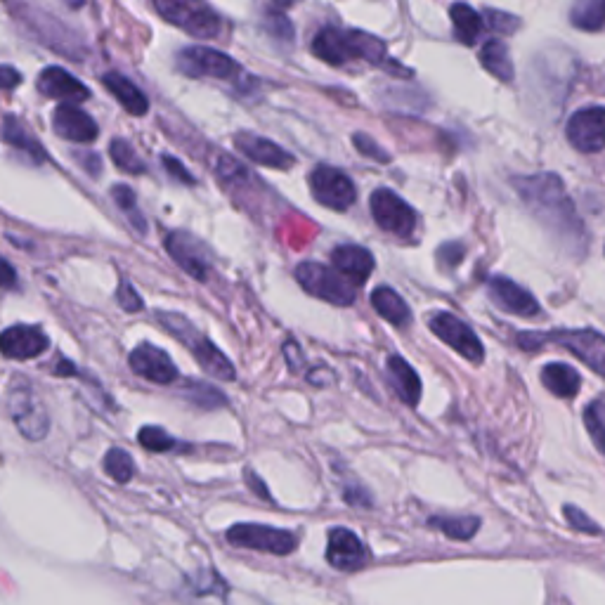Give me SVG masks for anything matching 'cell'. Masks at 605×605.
Instances as JSON below:
<instances>
[{
    "mask_svg": "<svg viewBox=\"0 0 605 605\" xmlns=\"http://www.w3.org/2000/svg\"><path fill=\"white\" fill-rule=\"evenodd\" d=\"M480 64H483L492 76H497L499 81L504 83H511L513 76H516L509 50H506V45L502 41H497V38H492V41H487L483 48H480Z\"/></svg>",
    "mask_w": 605,
    "mask_h": 605,
    "instance_id": "cell-27",
    "label": "cell"
},
{
    "mask_svg": "<svg viewBox=\"0 0 605 605\" xmlns=\"http://www.w3.org/2000/svg\"><path fill=\"white\" fill-rule=\"evenodd\" d=\"M52 128L62 140L69 142H93L100 135L95 119L90 114L78 109L76 104L64 102L52 114Z\"/></svg>",
    "mask_w": 605,
    "mask_h": 605,
    "instance_id": "cell-19",
    "label": "cell"
},
{
    "mask_svg": "<svg viewBox=\"0 0 605 605\" xmlns=\"http://www.w3.org/2000/svg\"><path fill=\"white\" fill-rule=\"evenodd\" d=\"M353 145L357 152H360L362 156H367V159L372 161H381V164H388L390 161V154L383 149L379 142H374L372 138H369L367 133H355L353 135Z\"/></svg>",
    "mask_w": 605,
    "mask_h": 605,
    "instance_id": "cell-41",
    "label": "cell"
},
{
    "mask_svg": "<svg viewBox=\"0 0 605 605\" xmlns=\"http://www.w3.org/2000/svg\"><path fill=\"white\" fill-rule=\"evenodd\" d=\"M312 52L322 62L331 64V67H341V64L353 62V48H350L348 31L334 29V26L317 31L315 41H312Z\"/></svg>",
    "mask_w": 605,
    "mask_h": 605,
    "instance_id": "cell-23",
    "label": "cell"
},
{
    "mask_svg": "<svg viewBox=\"0 0 605 605\" xmlns=\"http://www.w3.org/2000/svg\"><path fill=\"white\" fill-rule=\"evenodd\" d=\"M331 265H334V268L341 272L343 277L350 279L355 286H362L369 277H372L376 260L372 256V251L364 249V246L343 244L331 251Z\"/></svg>",
    "mask_w": 605,
    "mask_h": 605,
    "instance_id": "cell-20",
    "label": "cell"
},
{
    "mask_svg": "<svg viewBox=\"0 0 605 605\" xmlns=\"http://www.w3.org/2000/svg\"><path fill=\"white\" fill-rule=\"evenodd\" d=\"M5 140H8V145L19 149V152L29 154V159L34 161V164H43L45 161L41 142H38L15 116H5Z\"/></svg>",
    "mask_w": 605,
    "mask_h": 605,
    "instance_id": "cell-29",
    "label": "cell"
},
{
    "mask_svg": "<svg viewBox=\"0 0 605 605\" xmlns=\"http://www.w3.org/2000/svg\"><path fill=\"white\" fill-rule=\"evenodd\" d=\"M154 8L168 24L178 26L194 38L220 36L223 22L218 12L208 5V0H154Z\"/></svg>",
    "mask_w": 605,
    "mask_h": 605,
    "instance_id": "cell-4",
    "label": "cell"
},
{
    "mask_svg": "<svg viewBox=\"0 0 605 605\" xmlns=\"http://www.w3.org/2000/svg\"><path fill=\"white\" fill-rule=\"evenodd\" d=\"M428 525L435 530H440L445 537L457 539V542H466V539L476 537V532L480 528V518H476V516H459V518L435 516V518H428Z\"/></svg>",
    "mask_w": 605,
    "mask_h": 605,
    "instance_id": "cell-31",
    "label": "cell"
},
{
    "mask_svg": "<svg viewBox=\"0 0 605 605\" xmlns=\"http://www.w3.org/2000/svg\"><path fill=\"white\" fill-rule=\"evenodd\" d=\"M369 208H372L374 223L379 225L383 232L400 239L412 237L416 232V223H419L416 211L405 199L398 197L393 190H388V187L374 190L372 197H369Z\"/></svg>",
    "mask_w": 605,
    "mask_h": 605,
    "instance_id": "cell-8",
    "label": "cell"
},
{
    "mask_svg": "<svg viewBox=\"0 0 605 605\" xmlns=\"http://www.w3.org/2000/svg\"><path fill=\"white\" fill-rule=\"evenodd\" d=\"M388 381L393 386L398 398L409 407H416L421 400V379L414 372V367L402 355H390L386 362Z\"/></svg>",
    "mask_w": 605,
    "mask_h": 605,
    "instance_id": "cell-22",
    "label": "cell"
},
{
    "mask_svg": "<svg viewBox=\"0 0 605 605\" xmlns=\"http://www.w3.org/2000/svg\"><path fill=\"white\" fill-rule=\"evenodd\" d=\"M104 88L112 93L123 109H126L128 114L133 116H145L149 112V100L147 95L142 93V90L135 86L133 81L126 76L116 74V71H109V74H104L102 78Z\"/></svg>",
    "mask_w": 605,
    "mask_h": 605,
    "instance_id": "cell-24",
    "label": "cell"
},
{
    "mask_svg": "<svg viewBox=\"0 0 605 605\" xmlns=\"http://www.w3.org/2000/svg\"><path fill=\"white\" fill-rule=\"evenodd\" d=\"M327 561L331 568L355 572L367 565L369 554L362 539L348 528H331L327 539Z\"/></svg>",
    "mask_w": 605,
    "mask_h": 605,
    "instance_id": "cell-13",
    "label": "cell"
},
{
    "mask_svg": "<svg viewBox=\"0 0 605 605\" xmlns=\"http://www.w3.org/2000/svg\"><path fill=\"white\" fill-rule=\"evenodd\" d=\"M182 393L187 395V400L194 402V405L201 409H218L227 405V398L216 386L206 381H185L182 386Z\"/></svg>",
    "mask_w": 605,
    "mask_h": 605,
    "instance_id": "cell-32",
    "label": "cell"
},
{
    "mask_svg": "<svg viewBox=\"0 0 605 605\" xmlns=\"http://www.w3.org/2000/svg\"><path fill=\"white\" fill-rule=\"evenodd\" d=\"M161 164H164L168 175H171V178H175L178 182H182V185H197V178H194V175L185 168V164H180L175 156L164 154V156H161Z\"/></svg>",
    "mask_w": 605,
    "mask_h": 605,
    "instance_id": "cell-45",
    "label": "cell"
},
{
    "mask_svg": "<svg viewBox=\"0 0 605 605\" xmlns=\"http://www.w3.org/2000/svg\"><path fill=\"white\" fill-rule=\"evenodd\" d=\"M234 147H237L246 159H251L253 164L275 168V171H289V168L296 164L294 154L286 152L277 142L260 138L256 133H249V130H242V133L234 135Z\"/></svg>",
    "mask_w": 605,
    "mask_h": 605,
    "instance_id": "cell-14",
    "label": "cell"
},
{
    "mask_svg": "<svg viewBox=\"0 0 605 605\" xmlns=\"http://www.w3.org/2000/svg\"><path fill=\"white\" fill-rule=\"evenodd\" d=\"M542 383L549 393H554L561 400H572L582 388V376L575 367L563 362H551L542 369Z\"/></svg>",
    "mask_w": 605,
    "mask_h": 605,
    "instance_id": "cell-25",
    "label": "cell"
},
{
    "mask_svg": "<svg viewBox=\"0 0 605 605\" xmlns=\"http://www.w3.org/2000/svg\"><path fill=\"white\" fill-rule=\"evenodd\" d=\"M343 499H346V504L350 506H362V509H369L372 506V497H369V492L364 490V487H346L343 490Z\"/></svg>",
    "mask_w": 605,
    "mask_h": 605,
    "instance_id": "cell-46",
    "label": "cell"
},
{
    "mask_svg": "<svg viewBox=\"0 0 605 605\" xmlns=\"http://www.w3.org/2000/svg\"><path fill=\"white\" fill-rule=\"evenodd\" d=\"M487 296L499 310L509 312L516 317H535L539 315L537 298L528 289L513 282L509 277H492L487 282Z\"/></svg>",
    "mask_w": 605,
    "mask_h": 605,
    "instance_id": "cell-15",
    "label": "cell"
},
{
    "mask_svg": "<svg viewBox=\"0 0 605 605\" xmlns=\"http://www.w3.org/2000/svg\"><path fill=\"white\" fill-rule=\"evenodd\" d=\"M76 159H78V164H81L83 168H86V171L93 175V178H97V175H100V171H102V161H100V156L97 154H76Z\"/></svg>",
    "mask_w": 605,
    "mask_h": 605,
    "instance_id": "cell-50",
    "label": "cell"
},
{
    "mask_svg": "<svg viewBox=\"0 0 605 605\" xmlns=\"http://www.w3.org/2000/svg\"><path fill=\"white\" fill-rule=\"evenodd\" d=\"M272 3H275L279 10H289L291 5H296V3H298V0H272Z\"/></svg>",
    "mask_w": 605,
    "mask_h": 605,
    "instance_id": "cell-53",
    "label": "cell"
},
{
    "mask_svg": "<svg viewBox=\"0 0 605 605\" xmlns=\"http://www.w3.org/2000/svg\"><path fill=\"white\" fill-rule=\"evenodd\" d=\"M175 67L180 74L190 78H218V81H234L242 74V67L225 52L204 48V45H192L182 48L175 55Z\"/></svg>",
    "mask_w": 605,
    "mask_h": 605,
    "instance_id": "cell-7",
    "label": "cell"
},
{
    "mask_svg": "<svg viewBox=\"0 0 605 605\" xmlns=\"http://www.w3.org/2000/svg\"><path fill=\"white\" fill-rule=\"evenodd\" d=\"M55 372H57V374H76V367H74V364H71L69 360H62V362H60V367H57Z\"/></svg>",
    "mask_w": 605,
    "mask_h": 605,
    "instance_id": "cell-52",
    "label": "cell"
},
{
    "mask_svg": "<svg viewBox=\"0 0 605 605\" xmlns=\"http://www.w3.org/2000/svg\"><path fill=\"white\" fill-rule=\"evenodd\" d=\"M109 154H112L114 166L123 173L142 175L147 171V164L140 159L138 152H135L133 145H130L128 140H121V138L112 140V145H109Z\"/></svg>",
    "mask_w": 605,
    "mask_h": 605,
    "instance_id": "cell-34",
    "label": "cell"
},
{
    "mask_svg": "<svg viewBox=\"0 0 605 605\" xmlns=\"http://www.w3.org/2000/svg\"><path fill=\"white\" fill-rule=\"evenodd\" d=\"M244 480H246V485H249L251 490L258 494L260 499H265V502H272V497H270V492H268V485H265L263 480H258V476L251 471V468H246V471H244Z\"/></svg>",
    "mask_w": 605,
    "mask_h": 605,
    "instance_id": "cell-48",
    "label": "cell"
},
{
    "mask_svg": "<svg viewBox=\"0 0 605 605\" xmlns=\"http://www.w3.org/2000/svg\"><path fill=\"white\" fill-rule=\"evenodd\" d=\"M464 244H459V242H447V244H442L440 246V251H438V263L442 265V268L445 270H452V268H457V265L461 263V260H464Z\"/></svg>",
    "mask_w": 605,
    "mask_h": 605,
    "instance_id": "cell-44",
    "label": "cell"
},
{
    "mask_svg": "<svg viewBox=\"0 0 605 605\" xmlns=\"http://www.w3.org/2000/svg\"><path fill=\"white\" fill-rule=\"evenodd\" d=\"M568 142L577 152L598 154L605 147V109L601 104L580 109L570 116L568 128H565Z\"/></svg>",
    "mask_w": 605,
    "mask_h": 605,
    "instance_id": "cell-11",
    "label": "cell"
},
{
    "mask_svg": "<svg viewBox=\"0 0 605 605\" xmlns=\"http://www.w3.org/2000/svg\"><path fill=\"white\" fill-rule=\"evenodd\" d=\"M17 272L5 258H0V289H15Z\"/></svg>",
    "mask_w": 605,
    "mask_h": 605,
    "instance_id": "cell-49",
    "label": "cell"
},
{
    "mask_svg": "<svg viewBox=\"0 0 605 605\" xmlns=\"http://www.w3.org/2000/svg\"><path fill=\"white\" fill-rule=\"evenodd\" d=\"M130 369L142 379L159 383V386H168V383L178 381V367H175L166 350L152 346V343H140L128 357Z\"/></svg>",
    "mask_w": 605,
    "mask_h": 605,
    "instance_id": "cell-12",
    "label": "cell"
},
{
    "mask_svg": "<svg viewBox=\"0 0 605 605\" xmlns=\"http://www.w3.org/2000/svg\"><path fill=\"white\" fill-rule=\"evenodd\" d=\"M284 355L289 357V367L294 369V372L303 364V355H301V350H298V346H296L294 341L286 343V346H284Z\"/></svg>",
    "mask_w": 605,
    "mask_h": 605,
    "instance_id": "cell-51",
    "label": "cell"
},
{
    "mask_svg": "<svg viewBox=\"0 0 605 605\" xmlns=\"http://www.w3.org/2000/svg\"><path fill=\"white\" fill-rule=\"evenodd\" d=\"M227 542L242 549L265 551V554L289 556L298 546V535L284 528H272V525L260 523H237L225 532Z\"/></svg>",
    "mask_w": 605,
    "mask_h": 605,
    "instance_id": "cell-6",
    "label": "cell"
},
{
    "mask_svg": "<svg viewBox=\"0 0 605 605\" xmlns=\"http://www.w3.org/2000/svg\"><path fill=\"white\" fill-rule=\"evenodd\" d=\"M546 343L568 348L572 355L580 357L584 364L594 369V374H605V338L594 329H561V331H520L518 346L525 350H537Z\"/></svg>",
    "mask_w": 605,
    "mask_h": 605,
    "instance_id": "cell-3",
    "label": "cell"
},
{
    "mask_svg": "<svg viewBox=\"0 0 605 605\" xmlns=\"http://www.w3.org/2000/svg\"><path fill=\"white\" fill-rule=\"evenodd\" d=\"M563 513H565V520L572 525V530L584 532V535H591V537H601V525H598L596 520H591L582 509H577V506L572 504H565Z\"/></svg>",
    "mask_w": 605,
    "mask_h": 605,
    "instance_id": "cell-40",
    "label": "cell"
},
{
    "mask_svg": "<svg viewBox=\"0 0 605 605\" xmlns=\"http://www.w3.org/2000/svg\"><path fill=\"white\" fill-rule=\"evenodd\" d=\"M138 440H140V445L145 447V450L159 452V454L161 452H173L175 447H180V442L171 438V435H168L164 428H159V426H145L140 431Z\"/></svg>",
    "mask_w": 605,
    "mask_h": 605,
    "instance_id": "cell-37",
    "label": "cell"
},
{
    "mask_svg": "<svg viewBox=\"0 0 605 605\" xmlns=\"http://www.w3.org/2000/svg\"><path fill=\"white\" fill-rule=\"evenodd\" d=\"M116 298H119V305L126 312H140L142 308H145L142 296L133 289V284H128V282H121L119 291H116Z\"/></svg>",
    "mask_w": 605,
    "mask_h": 605,
    "instance_id": "cell-43",
    "label": "cell"
},
{
    "mask_svg": "<svg viewBox=\"0 0 605 605\" xmlns=\"http://www.w3.org/2000/svg\"><path fill=\"white\" fill-rule=\"evenodd\" d=\"M428 329L440 338L445 346H450L454 353H459L466 362L480 364L485 360V348L480 343L476 331L464 320H459L452 312H431L428 315Z\"/></svg>",
    "mask_w": 605,
    "mask_h": 605,
    "instance_id": "cell-9",
    "label": "cell"
},
{
    "mask_svg": "<svg viewBox=\"0 0 605 605\" xmlns=\"http://www.w3.org/2000/svg\"><path fill=\"white\" fill-rule=\"evenodd\" d=\"M570 19L580 31L596 34L603 29L605 22V0H575Z\"/></svg>",
    "mask_w": 605,
    "mask_h": 605,
    "instance_id": "cell-30",
    "label": "cell"
},
{
    "mask_svg": "<svg viewBox=\"0 0 605 605\" xmlns=\"http://www.w3.org/2000/svg\"><path fill=\"white\" fill-rule=\"evenodd\" d=\"M112 199L116 201V206L121 208L123 216L128 218V223L133 225L140 234H145L147 232V220L140 213L138 197H135V192L130 190L128 185H114L112 187Z\"/></svg>",
    "mask_w": 605,
    "mask_h": 605,
    "instance_id": "cell-33",
    "label": "cell"
},
{
    "mask_svg": "<svg viewBox=\"0 0 605 605\" xmlns=\"http://www.w3.org/2000/svg\"><path fill=\"white\" fill-rule=\"evenodd\" d=\"M104 471L109 478H114L116 483H128L135 476V461L126 450L121 447H112L104 457Z\"/></svg>",
    "mask_w": 605,
    "mask_h": 605,
    "instance_id": "cell-35",
    "label": "cell"
},
{
    "mask_svg": "<svg viewBox=\"0 0 605 605\" xmlns=\"http://www.w3.org/2000/svg\"><path fill=\"white\" fill-rule=\"evenodd\" d=\"M516 187L518 197L530 208V213L542 223L556 239L584 253L589 244L584 223L577 216L575 204H572L568 192H565L563 180L556 173H537V175H516L511 180Z\"/></svg>",
    "mask_w": 605,
    "mask_h": 605,
    "instance_id": "cell-1",
    "label": "cell"
},
{
    "mask_svg": "<svg viewBox=\"0 0 605 605\" xmlns=\"http://www.w3.org/2000/svg\"><path fill=\"white\" fill-rule=\"evenodd\" d=\"M584 426L594 440L596 450L603 452V435H605V400L596 398L584 412Z\"/></svg>",
    "mask_w": 605,
    "mask_h": 605,
    "instance_id": "cell-36",
    "label": "cell"
},
{
    "mask_svg": "<svg viewBox=\"0 0 605 605\" xmlns=\"http://www.w3.org/2000/svg\"><path fill=\"white\" fill-rule=\"evenodd\" d=\"M166 251L175 263L180 265L187 275L199 279V282H206L208 277V253L204 249V244L199 242L197 237H192L190 232H171L166 237Z\"/></svg>",
    "mask_w": 605,
    "mask_h": 605,
    "instance_id": "cell-16",
    "label": "cell"
},
{
    "mask_svg": "<svg viewBox=\"0 0 605 605\" xmlns=\"http://www.w3.org/2000/svg\"><path fill=\"white\" fill-rule=\"evenodd\" d=\"M12 419L26 440H43L50 431V419L41 402H38L31 390L15 393L10 400Z\"/></svg>",
    "mask_w": 605,
    "mask_h": 605,
    "instance_id": "cell-17",
    "label": "cell"
},
{
    "mask_svg": "<svg viewBox=\"0 0 605 605\" xmlns=\"http://www.w3.org/2000/svg\"><path fill=\"white\" fill-rule=\"evenodd\" d=\"M159 320H161V327H164L168 334H173L182 346L190 350L194 360L199 362V367L204 369L208 376H213V379H220V381L237 379V369H234V364L227 360V355L211 341V338L204 336L197 327H194L192 320H187L185 315H178V312H159Z\"/></svg>",
    "mask_w": 605,
    "mask_h": 605,
    "instance_id": "cell-2",
    "label": "cell"
},
{
    "mask_svg": "<svg viewBox=\"0 0 605 605\" xmlns=\"http://www.w3.org/2000/svg\"><path fill=\"white\" fill-rule=\"evenodd\" d=\"M372 305L374 310L393 327H407L412 322V310L405 303L398 291L390 289V286H379V289L372 291Z\"/></svg>",
    "mask_w": 605,
    "mask_h": 605,
    "instance_id": "cell-26",
    "label": "cell"
},
{
    "mask_svg": "<svg viewBox=\"0 0 605 605\" xmlns=\"http://www.w3.org/2000/svg\"><path fill=\"white\" fill-rule=\"evenodd\" d=\"M38 90L45 97H52V100H62V102H86L90 97V90L78 81L76 76H71L67 69L62 67H48L41 71L38 76Z\"/></svg>",
    "mask_w": 605,
    "mask_h": 605,
    "instance_id": "cell-21",
    "label": "cell"
},
{
    "mask_svg": "<svg viewBox=\"0 0 605 605\" xmlns=\"http://www.w3.org/2000/svg\"><path fill=\"white\" fill-rule=\"evenodd\" d=\"M263 26L265 31L275 38V41L279 43H291L294 41V24H291V19L284 15L282 10H275V12H265L263 17Z\"/></svg>",
    "mask_w": 605,
    "mask_h": 605,
    "instance_id": "cell-38",
    "label": "cell"
},
{
    "mask_svg": "<svg viewBox=\"0 0 605 605\" xmlns=\"http://www.w3.org/2000/svg\"><path fill=\"white\" fill-rule=\"evenodd\" d=\"M62 3L71 10H78V8H83V3H86V0H62Z\"/></svg>",
    "mask_w": 605,
    "mask_h": 605,
    "instance_id": "cell-54",
    "label": "cell"
},
{
    "mask_svg": "<svg viewBox=\"0 0 605 605\" xmlns=\"http://www.w3.org/2000/svg\"><path fill=\"white\" fill-rule=\"evenodd\" d=\"M296 279L303 286V291H308L310 296L322 298V301L331 305L348 308L357 298V286L343 277L334 265H322L308 260V263H301L296 268Z\"/></svg>",
    "mask_w": 605,
    "mask_h": 605,
    "instance_id": "cell-5",
    "label": "cell"
},
{
    "mask_svg": "<svg viewBox=\"0 0 605 605\" xmlns=\"http://www.w3.org/2000/svg\"><path fill=\"white\" fill-rule=\"evenodd\" d=\"M310 192L315 201H320L322 206L331 208V211H348L357 199L355 182L350 180V175L343 173L341 168L327 164L312 168Z\"/></svg>",
    "mask_w": 605,
    "mask_h": 605,
    "instance_id": "cell-10",
    "label": "cell"
},
{
    "mask_svg": "<svg viewBox=\"0 0 605 605\" xmlns=\"http://www.w3.org/2000/svg\"><path fill=\"white\" fill-rule=\"evenodd\" d=\"M485 19L494 31H499V34H513V31H518L520 26L518 17H513L509 12H502V10H487Z\"/></svg>",
    "mask_w": 605,
    "mask_h": 605,
    "instance_id": "cell-42",
    "label": "cell"
},
{
    "mask_svg": "<svg viewBox=\"0 0 605 605\" xmlns=\"http://www.w3.org/2000/svg\"><path fill=\"white\" fill-rule=\"evenodd\" d=\"M22 83V74L17 69L8 67V64H0V90H12Z\"/></svg>",
    "mask_w": 605,
    "mask_h": 605,
    "instance_id": "cell-47",
    "label": "cell"
},
{
    "mask_svg": "<svg viewBox=\"0 0 605 605\" xmlns=\"http://www.w3.org/2000/svg\"><path fill=\"white\" fill-rule=\"evenodd\" d=\"M48 346V336L36 327L17 324V327L5 329L0 334V353L10 357V360H34V357L43 355Z\"/></svg>",
    "mask_w": 605,
    "mask_h": 605,
    "instance_id": "cell-18",
    "label": "cell"
},
{
    "mask_svg": "<svg viewBox=\"0 0 605 605\" xmlns=\"http://www.w3.org/2000/svg\"><path fill=\"white\" fill-rule=\"evenodd\" d=\"M450 17H452V24H454V34H457L461 43L473 45L480 38V34H483L485 19L480 17L478 12L471 8V5H466V3L452 5Z\"/></svg>",
    "mask_w": 605,
    "mask_h": 605,
    "instance_id": "cell-28",
    "label": "cell"
},
{
    "mask_svg": "<svg viewBox=\"0 0 605 605\" xmlns=\"http://www.w3.org/2000/svg\"><path fill=\"white\" fill-rule=\"evenodd\" d=\"M216 173L218 178L223 180L225 187H234V185H244L246 180H249V173H246V168L239 164L237 159L230 154H223L218 159V166H216Z\"/></svg>",
    "mask_w": 605,
    "mask_h": 605,
    "instance_id": "cell-39",
    "label": "cell"
}]
</instances>
